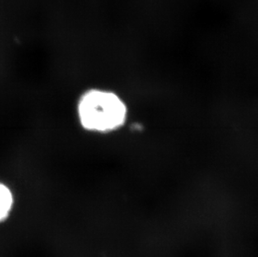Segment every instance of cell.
<instances>
[{
    "label": "cell",
    "instance_id": "cell-1",
    "mask_svg": "<svg viewBox=\"0 0 258 257\" xmlns=\"http://www.w3.org/2000/svg\"><path fill=\"white\" fill-rule=\"evenodd\" d=\"M76 114L79 123L85 131L108 134L123 126L128 110L124 100L115 92L90 89L79 99Z\"/></svg>",
    "mask_w": 258,
    "mask_h": 257
},
{
    "label": "cell",
    "instance_id": "cell-2",
    "mask_svg": "<svg viewBox=\"0 0 258 257\" xmlns=\"http://www.w3.org/2000/svg\"><path fill=\"white\" fill-rule=\"evenodd\" d=\"M15 203L12 190L7 184L0 181V222L10 216Z\"/></svg>",
    "mask_w": 258,
    "mask_h": 257
}]
</instances>
